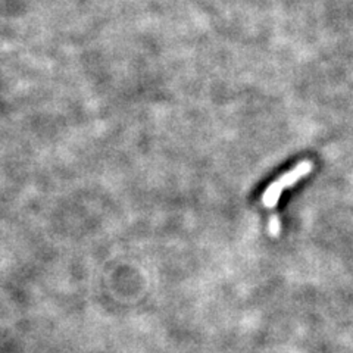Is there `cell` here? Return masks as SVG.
I'll list each match as a JSON object with an SVG mask.
<instances>
[{
	"instance_id": "cell-2",
	"label": "cell",
	"mask_w": 353,
	"mask_h": 353,
	"mask_svg": "<svg viewBox=\"0 0 353 353\" xmlns=\"http://www.w3.org/2000/svg\"><path fill=\"white\" fill-rule=\"evenodd\" d=\"M268 230H270V234L277 237L280 234V230H281V224H280V216L279 215H272L270 218V225H268Z\"/></svg>"
},
{
	"instance_id": "cell-1",
	"label": "cell",
	"mask_w": 353,
	"mask_h": 353,
	"mask_svg": "<svg viewBox=\"0 0 353 353\" xmlns=\"http://www.w3.org/2000/svg\"><path fill=\"white\" fill-rule=\"evenodd\" d=\"M312 170V162L303 161L301 163H297L293 170L289 172L283 174L279 180H275L271 183L267 189H265L262 194V205L267 209H272L277 206L280 197L285 189H289L290 185H294L301 179H303L305 175H307Z\"/></svg>"
}]
</instances>
